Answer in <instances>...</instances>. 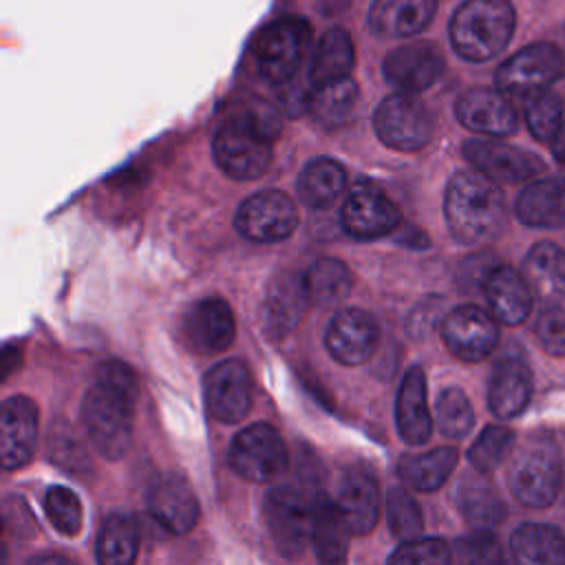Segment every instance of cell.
I'll return each mask as SVG.
<instances>
[{
  "mask_svg": "<svg viewBox=\"0 0 565 565\" xmlns=\"http://www.w3.org/2000/svg\"><path fill=\"white\" fill-rule=\"evenodd\" d=\"M148 510L172 534L190 532L199 521V501L190 483L179 475L154 479L148 490Z\"/></svg>",
  "mask_w": 565,
  "mask_h": 565,
  "instance_id": "obj_22",
  "label": "cell"
},
{
  "mask_svg": "<svg viewBox=\"0 0 565 565\" xmlns=\"http://www.w3.org/2000/svg\"><path fill=\"white\" fill-rule=\"evenodd\" d=\"M395 424L399 437L411 446L428 441L433 433V419L426 402V375L417 364L406 371L399 384L395 402Z\"/></svg>",
  "mask_w": 565,
  "mask_h": 565,
  "instance_id": "obj_27",
  "label": "cell"
},
{
  "mask_svg": "<svg viewBox=\"0 0 565 565\" xmlns=\"http://www.w3.org/2000/svg\"><path fill=\"white\" fill-rule=\"evenodd\" d=\"M386 516L393 534L404 541L419 539L424 532V514L419 503L404 490V488H393L386 497Z\"/></svg>",
  "mask_w": 565,
  "mask_h": 565,
  "instance_id": "obj_43",
  "label": "cell"
},
{
  "mask_svg": "<svg viewBox=\"0 0 565 565\" xmlns=\"http://www.w3.org/2000/svg\"><path fill=\"white\" fill-rule=\"evenodd\" d=\"M483 294H486L490 313L503 324H510V327L521 324L532 311L534 294L527 280L523 278L521 271L508 265H497L488 274L483 282Z\"/></svg>",
  "mask_w": 565,
  "mask_h": 565,
  "instance_id": "obj_25",
  "label": "cell"
},
{
  "mask_svg": "<svg viewBox=\"0 0 565 565\" xmlns=\"http://www.w3.org/2000/svg\"><path fill=\"white\" fill-rule=\"evenodd\" d=\"M552 154H554V159L565 168V124H563V128L558 130L556 139L552 141Z\"/></svg>",
  "mask_w": 565,
  "mask_h": 565,
  "instance_id": "obj_48",
  "label": "cell"
},
{
  "mask_svg": "<svg viewBox=\"0 0 565 565\" xmlns=\"http://www.w3.org/2000/svg\"><path fill=\"white\" fill-rule=\"evenodd\" d=\"M137 397L139 384L128 364L108 360L97 366L95 382L82 402V422L106 459H119L128 450Z\"/></svg>",
  "mask_w": 565,
  "mask_h": 565,
  "instance_id": "obj_1",
  "label": "cell"
},
{
  "mask_svg": "<svg viewBox=\"0 0 565 565\" xmlns=\"http://www.w3.org/2000/svg\"><path fill=\"white\" fill-rule=\"evenodd\" d=\"M353 64H355V49L349 31L342 26H333L320 38L311 55L309 79L313 86H324V84L347 79L353 71Z\"/></svg>",
  "mask_w": 565,
  "mask_h": 565,
  "instance_id": "obj_33",
  "label": "cell"
},
{
  "mask_svg": "<svg viewBox=\"0 0 565 565\" xmlns=\"http://www.w3.org/2000/svg\"><path fill=\"white\" fill-rule=\"evenodd\" d=\"M441 338L455 358L481 362L499 342L497 318L477 305L455 307L441 322Z\"/></svg>",
  "mask_w": 565,
  "mask_h": 565,
  "instance_id": "obj_13",
  "label": "cell"
},
{
  "mask_svg": "<svg viewBox=\"0 0 565 565\" xmlns=\"http://www.w3.org/2000/svg\"><path fill=\"white\" fill-rule=\"evenodd\" d=\"M347 188V170L342 163L329 157L311 159L298 174L296 192L300 203L311 210H327L331 207Z\"/></svg>",
  "mask_w": 565,
  "mask_h": 565,
  "instance_id": "obj_31",
  "label": "cell"
},
{
  "mask_svg": "<svg viewBox=\"0 0 565 565\" xmlns=\"http://www.w3.org/2000/svg\"><path fill=\"white\" fill-rule=\"evenodd\" d=\"M457 457L459 452L452 446L433 448L424 455H406L397 463V475L406 486L422 492H433L450 477L457 466Z\"/></svg>",
  "mask_w": 565,
  "mask_h": 565,
  "instance_id": "obj_34",
  "label": "cell"
},
{
  "mask_svg": "<svg viewBox=\"0 0 565 565\" xmlns=\"http://www.w3.org/2000/svg\"><path fill=\"white\" fill-rule=\"evenodd\" d=\"M457 119L472 132L508 137L516 130L519 117L512 99L499 88H470L455 104Z\"/></svg>",
  "mask_w": 565,
  "mask_h": 565,
  "instance_id": "obj_19",
  "label": "cell"
},
{
  "mask_svg": "<svg viewBox=\"0 0 565 565\" xmlns=\"http://www.w3.org/2000/svg\"><path fill=\"white\" fill-rule=\"evenodd\" d=\"M444 212L448 230L459 243L479 245L503 230V192L479 170H459L446 185Z\"/></svg>",
  "mask_w": 565,
  "mask_h": 565,
  "instance_id": "obj_3",
  "label": "cell"
},
{
  "mask_svg": "<svg viewBox=\"0 0 565 565\" xmlns=\"http://www.w3.org/2000/svg\"><path fill=\"white\" fill-rule=\"evenodd\" d=\"M38 439V406L24 395H13L2 402L0 413V461L4 470L24 466Z\"/></svg>",
  "mask_w": 565,
  "mask_h": 565,
  "instance_id": "obj_20",
  "label": "cell"
},
{
  "mask_svg": "<svg viewBox=\"0 0 565 565\" xmlns=\"http://www.w3.org/2000/svg\"><path fill=\"white\" fill-rule=\"evenodd\" d=\"M207 413L223 424H238L252 408V373L241 360H223L203 377Z\"/></svg>",
  "mask_w": 565,
  "mask_h": 565,
  "instance_id": "obj_12",
  "label": "cell"
},
{
  "mask_svg": "<svg viewBox=\"0 0 565 565\" xmlns=\"http://www.w3.org/2000/svg\"><path fill=\"white\" fill-rule=\"evenodd\" d=\"M565 73V55L550 42H536L508 57L494 73L497 88L521 102L550 86Z\"/></svg>",
  "mask_w": 565,
  "mask_h": 565,
  "instance_id": "obj_8",
  "label": "cell"
},
{
  "mask_svg": "<svg viewBox=\"0 0 565 565\" xmlns=\"http://www.w3.org/2000/svg\"><path fill=\"white\" fill-rule=\"evenodd\" d=\"M311 42L307 20L287 15L263 29L254 42V60L265 79L276 86L291 82L302 66Z\"/></svg>",
  "mask_w": 565,
  "mask_h": 565,
  "instance_id": "obj_7",
  "label": "cell"
},
{
  "mask_svg": "<svg viewBox=\"0 0 565 565\" xmlns=\"http://www.w3.org/2000/svg\"><path fill=\"white\" fill-rule=\"evenodd\" d=\"M24 565H73V563L60 554H40L29 558Z\"/></svg>",
  "mask_w": 565,
  "mask_h": 565,
  "instance_id": "obj_47",
  "label": "cell"
},
{
  "mask_svg": "<svg viewBox=\"0 0 565 565\" xmlns=\"http://www.w3.org/2000/svg\"><path fill=\"white\" fill-rule=\"evenodd\" d=\"M183 338L196 353L212 355L225 351L236 335L232 307L223 298H203L183 316Z\"/></svg>",
  "mask_w": 565,
  "mask_h": 565,
  "instance_id": "obj_18",
  "label": "cell"
},
{
  "mask_svg": "<svg viewBox=\"0 0 565 565\" xmlns=\"http://www.w3.org/2000/svg\"><path fill=\"white\" fill-rule=\"evenodd\" d=\"M516 13L510 0H466L450 18V42L459 57L486 62L512 40Z\"/></svg>",
  "mask_w": 565,
  "mask_h": 565,
  "instance_id": "obj_4",
  "label": "cell"
},
{
  "mask_svg": "<svg viewBox=\"0 0 565 565\" xmlns=\"http://www.w3.org/2000/svg\"><path fill=\"white\" fill-rule=\"evenodd\" d=\"M313 499L316 492L302 486H276L267 492L263 510L269 536L278 554L300 556L313 536Z\"/></svg>",
  "mask_w": 565,
  "mask_h": 565,
  "instance_id": "obj_6",
  "label": "cell"
},
{
  "mask_svg": "<svg viewBox=\"0 0 565 565\" xmlns=\"http://www.w3.org/2000/svg\"><path fill=\"white\" fill-rule=\"evenodd\" d=\"M463 157L494 183H525L545 170L539 154L488 139H468Z\"/></svg>",
  "mask_w": 565,
  "mask_h": 565,
  "instance_id": "obj_14",
  "label": "cell"
},
{
  "mask_svg": "<svg viewBox=\"0 0 565 565\" xmlns=\"http://www.w3.org/2000/svg\"><path fill=\"white\" fill-rule=\"evenodd\" d=\"M521 274L527 280L532 294L556 300L565 296V249L543 241L536 243L523 258Z\"/></svg>",
  "mask_w": 565,
  "mask_h": 565,
  "instance_id": "obj_32",
  "label": "cell"
},
{
  "mask_svg": "<svg viewBox=\"0 0 565 565\" xmlns=\"http://www.w3.org/2000/svg\"><path fill=\"white\" fill-rule=\"evenodd\" d=\"M523 115L530 132L543 141L552 143L563 128V102L552 90L534 93L523 99Z\"/></svg>",
  "mask_w": 565,
  "mask_h": 565,
  "instance_id": "obj_39",
  "label": "cell"
},
{
  "mask_svg": "<svg viewBox=\"0 0 565 565\" xmlns=\"http://www.w3.org/2000/svg\"><path fill=\"white\" fill-rule=\"evenodd\" d=\"M536 338L541 347L556 358L565 355V309L552 305L543 309L536 318Z\"/></svg>",
  "mask_w": 565,
  "mask_h": 565,
  "instance_id": "obj_46",
  "label": "cell"
},
{
  "mask_svg": "<svg viewBox=\"0 0 565 565\" xmlns=\"http://www.w3.org/2000/svg\"><path fill=\"white\" fill-rule=\"evenodd\" d=\"M298 221V207L285 192L260 190L241 203L234 225L249 241L278 243L296 232Z\"/></svg>",
  "mask_w": 565,
  "mask_h": 565,
  "instance_id": "obj_11",
  "label": "cell"
},
{
  "mask_svg": "<svg viewBox=\"0 0 565 565\" xmlns=\"http://www.w3.org/2000/svg\"><path fill=\"white\" fill-rule=\"evenodd\" d=\"M44 512L53 527L64 536H75L82 530L84 512L79 497L66 486H51L44 494Z\"/></svg>",
  "mask_w": 565,
  "mask_h": 565,
  "instance_id": "obj_42",
  "label": "cell"
},
{
  "mask_svg": "<svg viewBox=\"0 0 565 565\" xmlns=\"http://www.w3.org/2000/svg\"><path fill=\"white\" fill-rule=\"evenodd\" d=\"M349 534L351 530L335 501H331L324 492H316L311 545L316 550L318 565H347Z\"/></svg>",
  "mask_w": 565,
  "mask_h": 565,
  "instance_id": "obj_29",
  "label": "cell"
},
{
  "mask_svg": "<svg viewBox=\"0 0 565 565\" xmlns=\"http://www.w3.org/2000/svg\"><path fill=\"white\" fill-rule=\"evenodd\" d=\"M342 227L353 238H380L402 223L399 207L377 185H355L342 205Z\"/></svg>",
  "mask_w": 565,
  "mask_h": 565,
  "instance_id": "obj_15",
  "label": "cell"
},
{
  "mask_svg": "<svg viewBox=\"0 0 565 565\" xmlns=\"http://www.w3.org/2000/svg\"><path fill=\"white\" fill-rule=\"evenodd\" d=\"M444 55L433 42H411L395 46L382 64L386 82L402 93H419L433 86L444 73Z\"/></svg>",
  "mask_w": 565,
  "mask_h": 565,
  "instance_id": "obj_17",
  "label": "cell"
},
{
  "mask_svg": "<svg viewBox=\"0 0 565 565\" xmlns=\"http://www.w3.org/2000/svg\"><path fill=\"white\" fill-rule=\"evenodd\" d=\"M139 550V530L130 514H110L97 534L95 556L99 565H135Z\"/></svg>",
  "mask_w": 565,
  "mask_h": 565,
  "instance_id": "obj_35",
  "label": "cell"
},
{
  "mask_svg": "<svg viewBox=\"0 0 565 565\" xmlns=\"http://www.w3.org/2000/svg\"><path fill=\"white\" fill-rule=\"evenodd\" d=\"M437 424L450 439H461L472 430L475 411L466 393L457 386H448L437 397Z\"/></svg>",
  "mask_w": 565,
  "mask_h": 565,
  "instance_id": "obj_41",
  "label": "cell"
},
{
  "mask_svg": "<svg viewBox=\"0 0 565 565\" xmlns=\"http://www.w3.org/2000/svg\"><path fill=\"white\" fill-rule=\"evenodd\" d=\"M358 102H360L358 84L351 77H347L333 84L313 86L309 110L322 126L338 128L349 124L355 117Z\"/></svg>",
  "mask_w": 565,
  "mask_h": 565,
  "instance_id": "obj_37",
  "label": "cell"
},
{
  "mask_svg": "<svg viewBox=\"0 0 565 565\" xmlns=\"http://www.w3.org/2000/svg\"><path fill=\"white\" fill-rule=\"evenodd\" d=\"M512 446H514L512 428L501 424L486 426L475 439V444L470 446L468 461L479 475H490L505 461Z\"/></svg>",
  "mask_w": 565,
  "mask_h": 565,
  "instance_id": "obj_40",
  "label": "cell"
},
{
  "mask_svg": "<svg viewBox=\"0 0 565 565\" xmlns=\"http://www.w3.org/2000/svg\"><path fill=\"white\" fill-rule=\"evenodd\" d=\"M459 508L475 530H492L505 519V503L483 477H468L459 486Z\"/></svg>",
  "mask_w": 565,
  "mask_h": 565,
  "instance_id": "obj_36",
  "label": "cell"
},
{
  "mask_svg": "<svg viewBox=\"0 0 565 565\" xmlns=\"http://www.w3.org/2000/svg\"><path fill=\"white\" fill-rule=\"evenodd\" d=\"M437 0H373L369 26L380 38H411L428 26Z\"/></svg>",
  "mask_w": 565,
  "mask_h": 565,
  "instance_id": "obj_28",
  "label": "cell"
},
{
  "mask_svg": "<svg viewBox=\"0 0 565 565\" xmlns=\"http://www.w3.org/2000/svg\"><path fill=\"white\" fill-rule=\"evenodd\" d=\"M380 342V324L375 316L360 307H347L340 309L324 335L327 351L331 358L344 366H355L366 362Z\"/></svg>",
  "mask_w": 565,
  "mask_h": 565,
  "instance_id": "obj_16",
  "label": "cell"
},
{
  "mask_svg": "<svg viewBox=\"0 0 565 565\" xmlns=\"http://www.w3.org/2000/svg\"><path fill=\"white\" fill-rule=\"evenodd\" d=\"M373 126L382 143L399 152H415L433 137L430 110L408 93L384 97L375 108Z\"/></svg>",
  "mask_w": 565,
  "mask_h": 565,
  "instance_id": "obj_10",
  "label": "cell"
},
{
  "mask_svg": "<svg viewBox=\"0 0 565 565\" xmlns=\"http://www.w3.org/2000/svg\"><path fill=\"white\" fill-rule=\"evenodd\" d=\"M227 459L236 475L256 483L274 481L287 470L289 461L280 433L265 422L243 428L234 437Z\"/></svg>",
  "mask_w": 565,
  "mask_h": 565,
  "instance_id": "obj_9",
  "label": "cell"
},
{
  "mask_svg": "<svg viewBox=\"0 0 565 565\" xmlns=\"http://www.w3.org/2000/svg\"><path fill=\"white\" fill-rule=\"evenodd\" d=\"M335 505L351 534H369L380 516V490L375 477L364 466H351L340 479Z\"/></svg>",
  "mask_w": 565,
  "mask_h": 565,
  "instance_id": "obj_23",
  "label": "cell"
},
{
  "mask_svg": "<svg viewBox=\"0 0 565 565\" xmlns=\"http://www.w3.org/2000/svg\"><path fill=\"white\" fill-rule=\"evenodd\" d=\"M461 554L466 565H510L492 530H475L461 541Z\"/></svg>",
  "mask_w": 565,
  "mask_h": 565,
  "instance_id": "obj_45",
  "label": "cell"
},
{
  "mask_svg": "<svg viewBox=\"0 0 565 565\" xmlns=\"http://www.w3.org/2000/svg\"><path fill=\"white\" fill-rule=\"evenodd\" d=\"M561 448L550 430L530 433L512 452L508 486L514 499L527 508H547L561 488Z\"/></svg>",
  "mask_w": 565,
  "mask_h": 565,
  "instance_id": "obj_5",
  "label": "cell"
},
{
  "mask_svg": "<svg viewBox=\"0 0 565 565\" xmlns=\"http://www.w3.org/2000/svg\"><path fill=\"white\" fill-rule=\"evenodd\" d=\"M280 128V115L267 104H254L230 115L212 139L216 166L238 181L258 179L271 163V141Z\"/></svg>",
  "mask_w": 565,
  "mask_h": 565,
  "instance_id": "obj_2",
  "label": "cell"
},
{
  "mask_svg": "<svg viewBox=\"0 0 565 565\" xmlns=\"http://www.w3.org/2000/svg\"><path fill=\"white\" fill-rule=\"evenodd\" d=\"M532 397V371L519 358H501L488 382V406L499 419L521 415Z\"/></svg>",
  "mask_w": 565,
  "mask_h": 565,
  "instance_id": "obj_26",
  "label": "cell"
},
{
  "mask_svg": "<svg viewBox=\"0 0 565 565\" xmlns=\"http://www.w3.org/2000/svg\"><path fill=\"white\" fill-rule=\"evenodd\" d=\"M452 554L444 539H413L404 541L388 558L386 565H450Z\"/></svg>",
  "mask_w": 565,
  "mask_h": 565,
  "instance_id": "obj_44",
  "label": "cell"
},
{
  "mask_svg": "<svg viewBox=\"0 0 565 565\" xmlns=\"http://www.w3.org/2000/svg\"><path fill=\"white\" fill-rule=\"evenodd\" d=\"M514 212L530 227H565V168L558 174L530 181L516 196Z\"/></svg>",
  "mask_w": 565,
  "mask_h": 565,
  "instance_id": "obj_24",
  "label": "cell"
},
{
  "mask_svg": "<svg viewBox=\"0 0 565 565\" xmlns=\"http://www.w3.org/2000/svg\"><path fill=\"white\" fill-rule=\"evenodd\" d=\"M351 271L335 258H320L305 271V285L311 305L331 307L344 300L351 291Z\"/></svg>",
  "mask_w": 565,
  "mask_h": 565,
  "instance_id": "obj_38",
  "label": "cell"
},
{
  "mask_svg": "<svg viewBox=\"0 0 565 565\" xmlns=\"http://www.w3.org/2000/svg\"><path fill=\"white\" fill-rule=\"evenodd\" d=\"M514 565H565V536L547 523H523L510 536Z\"/></svg>",
  "mask_w": 565,
  "mask_h": 565,
  "instance_id": "obj_30",
  "label": "cell"
},
{
  "mask_svg": "<svg viewBox=\"0 0 565 565\" xmlns=\"http://www.w3.org/2000/svg\"><path fill=\"white\" fill-rule=\"evenodd\" d=\"M309 305L311 300L305 285V274H298V271L276 274L267 287L265 302H263L265 331L274 340L285 338L302 320Z\"/></svg>",
  "mask_w": 565,
  "mask_h": 565,
  "instance_id": "obj_21",
  "label": "cell"
}]
</instances>
